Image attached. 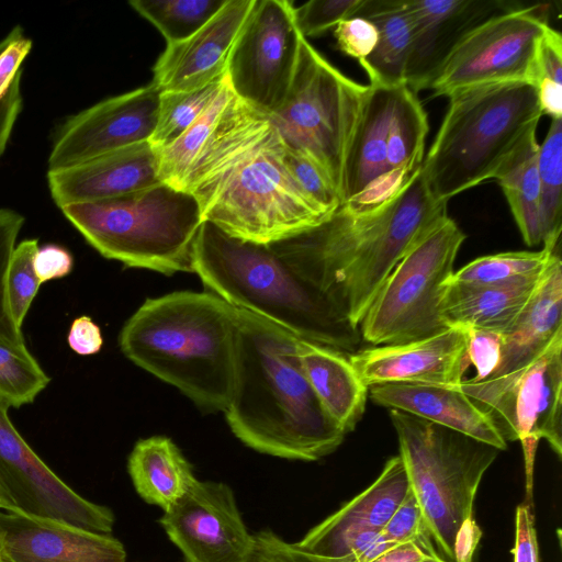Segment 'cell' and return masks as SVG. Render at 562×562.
Here are the masks:
<instances>
[{
    "instance_id": "obj_1",
    "label": "cell",
    "mask_w": 562,
    "mask_h": 562,
    "mask_svg": "<svg viewBox=\"0 0 562 562\" xmlns=\"http://www.w3.org/2000/svg\"><path fill=\"white\" fill-rule=\"evenodd\" d=\"M447 214L419 170L382 207L357 214L340 204L318 225L277 240L296 269L357 328L403 257Z\"/></svg>"
},
{
    "instance_id": "obj_2",
    "label": "cell",
    "mask_w": 562,
    "mask_h": 562,
    "mask_svg": "<svg viewBox=\"0 0 562 562\" xmlns=\"http://www.w3.org/2000/svg\"><path fill=\"white\" fill-rule=\"evenodd\" d=\"M297 337L238 308L233 391L226 422L247 447L265 454L316 461L346 432L329 417L296 356Z\"/></svg>"
},
{
    "instance_id": "obj_3",
    "label": "cell",
    "mask_w": 562,
    "mask_h": 562,
    "mask_svg": "<svg viewBox=\"0 0 562 562\" xmlns=\"http://www.w3.org/2000/svg\"><path fill=\"white\" fill-rule=\"evenodd\" d=\"M237 330V307L211 292L178 291L147 299L122 327L119 345L127 359L204 412H224Z\"/></svg>"
},
{
    "instance_id": "obj_4",
    "label": "cell",
    "mask_w": 562,
    "mask_h": 562,
    "mask_svg": "<svg viewBox=\"0 0 562 562\" xmlns=\"http://www.w3.org/2000/svg\"><path fill=\"white\" fill-rule=\"evenodd\" d=\"M193 272L209 292L297 338L351 353L362 341L359 328L296 269L276 241L238 239L203 221L194 245Z\"/></svg>"
},
{
    "instance_id": "obj_5",
    "label": "cell",
    "mask_w": 562,
    "mask_h": 562,
    "mask_svg": "<svg viewBox=\"0 0 562 562\" xmlns=\"http://www.w3.org/2000/svg\"><path fill=\"white\" fill-rule=\"evenodd\" d=\"M423 160L422 171L437 201L494 179L537 132L542 116L538 92L527 82H499L460 90Z\"/></svg>"
},
{
    "instance_id": "obj_6",
    "label": "cell",
    "mask_w": 562,
    "mask_h": 562,
    "mask_svg": "<svg viewBox=\"0 0 562 562\" xmlns=\"http://www.w3.org/2000/svg\"><path fill=\"white\" fill-rule=\"evenodd\" d=\"M87 243L126 267L171 276L193 272L202 210L189 191L167 183L60 209Z\"/></svg>"
},
{
    "instance_id": "obj_7",
    "label": "cell",
    "mask_w": 562,
    "mask_h": 562,
    "mask_svg": "<svg viewBox=\"0 0 562 562\" xmlns=\"http://www.w3.org/2000/svg\"><path fill=\"white\" fill-rule=\"evenodd\" d=\"M390 418L424 525L439 555L454 562L456 533L474 515L479 485L499 450L405 412L390 409Z\"/></svg>"
},
{
    "instance_id": "obj_8",
    "label": "cell",
    "mask_w": 562,
    "mask_h": 562,
    "mask_svg": "<svg viewBox=\"0 0 562 562\" xmlns=\"http://www.w3.org/2000/svg\"><path fill=\"white\" fill-rule=\"evenodd\" d=\"M282 148L274 132L192 190L203 221L232 237L258 244L281 240L322 223L327 216L285 170Z\"/></svg>"
},
{
    "instance_id": "obj_9",
    "label": "cell",
    "mask_w": 562,
    "mask_h": 562,
    "mask_svg": "<svg viewBox=\"0 0 562 562\" xmlns=\"http://www.w3.org/2000/svg\"><path fill=\"white\" fill-rule=\"evenodd\" d=\"M368 86L345 76L302 37L293 81L269 120L282 144L326 173L340 200L345 160Z\"/></svg>"
},
{
    "instance_id": "obj_10",
    "label": "cell",
    "mask_w": 562,
    "mask_h": 562,
    "mask_svg": "<svg viewBox=\"0 0 562 562\" xmlns=\"http://www.w3.org/2000/svg\"><path fill=\"white\" fill-rule=\"evenodd\" d=\"M465 234L449 216L396 265L376 293L359 331L372 346L398 345L445 330L439 303Z\"/></svg>"
},
{
    "instance_id": "obj_11",
    "label": "cell",
    "mask_w": 562,
    "mask_h": 562,
    "mask_svg": "<svg viewBox=\"0 0 562 562\" xmlns=\"http://www.w3.org/2000/svg\"><path fill=\"white\" fill-rule=\"evenodd\" d=\"M483 405L506 441L519 440L525 461V502L533 506V469L538 443L544 439L562 456V329L526 366L457 386Z\"/></svg>"
},
{
    "instance_id": "obj_12",
    "label": "cell",
    "mask_w": 562,
    "mask_h": 562,
    "mask_svg": "<svg viewBox=\"0 0 562 562\" xmlns=\"http://www.w3.org/2000/svg\"><path fill=\"white\" fill-rule=\"evenodd\" d=\"M549 26L546 4L515 5L471 30L448 55L429 86L435 95L499 82L535 86L536 57Z\"/></svg>"
},
{
    "instance_id": "obj_13",
    "label": "cell",
    "mask_w": 562,
    "mask_h": 562,
    "mask_svg": "<svg viewBox=\"0 0 562 562\" xmlns=\"http://www.w3.org/2000/svg\"><path fill=\"white\" fill-rule=\"evenodd\" d=\"M302 35L288 0H255L231 50L226 79L245 103L269 116L285 101Z\"/></svg>"
},
{
    "instance_id": "obj_14",
    "label": "cell",
    "mask_w": 562,
    "mask_h": 562,
    "mask_svg": "<svg viewBox=\"0 0 562 562\" xmlns=\"http://www.w3.org/2000/svg\"><path fill=\"white\" fill-rule=\"evenodd\" d=\"M160 93L151 82L68 116L56 131L47 171L149 142L157 123Z\"/></svg>"
},
{
    "instance_id": "obj_15",
    "label": "cell",
    "mask_w": 562,
    "mask_h": 562,
    "mask_svg": "<svg viewBox=\"0 0 562 562\" xmlns=\"http://www.w3.org/2000/svg\"><path fill=\"white\" fill-rule=\"evenodd\" d=\"M0 401V480L18 508L78 527L111 533L113 512L82 497L27 445Z\"/></svg>"
},
{
    "instance_id": "obj_16",
    "label": "cell",
    "mask_w": 562,
    "mask_h": 562,
    "mask_svg": "<svg viewBox=\"0 0 562 562\" xmlns=\"http://www.w3.org/2000/svg\"><path fill=\"white\" fill-rule=\"evenodd\" d=\"M159 522L186 562H247L252 535L223 482L198 480Z\"/></svg>"
},
{
    "instance_id": "obj_17",
    "label": "cell",
    "mask_w": 562,
    "mask_h": 562,
    "mask_svg": "<svg viewBox=\"0 0 562 562\" xmlns=\"http://www.w3.org/2000/svg\"><path fill=\"white\" fill-rule=\"evenodd\" d=\"M467 347L468 330L448 327L419 340L358 349L348 358L368 387L383 383L457 387L470 366Z\"/></svg>"
},
{
    "instance_id": "obj_18",
    "label": "cell",
    "mask_w": 562,
    "mask_h": 562,
    "mask_svg": "<svg viewBox=\"0 0 562 562\" xmlns=\"http://www.w3.org/2000/svg\"><path fill=\"white\" fill-rule=\"evenodd\" d=\"M0 562H126L123 543L67 521L0 510Z\"/></svg>"
},
{
    "instance_id": "obj_19",
    "label": "cell",
    "mask_w": 562,
    "mask_h": 562,
    "mask_svg": "<svg viewBox=\"0 0 562 562\" xmlns=\"http://www.w3.org/2000/svg\"><path fill=\"white\" fill-rule=\"evenodd\" d=\"M413 31L406 85L429 88L452 49L475 26L517 4L501 0H402Z\"/></svg>"
},
{
    "instance_id": "obj_20",
    "label": "cell",
    "mask_w": 562,
    "mask_h": 562,
    "mask_svg": "<svg viewBox=\"0 0 562 562\" xmlns=\"http://www.w3.org/2000/svg\"><path fill=\"white\" fill-rule=\"evenodd\" d=\"M254 2L226 0L196 33L167 45L153 68V83L161 91H189L223 78L231 50Z\"/></svg>"
},
{
    "instance_id": "obj_21",
    "label": "cell",
    "mask_w": 562,
    "mask_h": 562,
    "mask_svg": "<svg viewBox=\"0 0 562 562\" xmlns=\"http://www.w3.org/2000/svg\"><path fill=\"white\" fill-rule=\"evenodd\" d=\"M47 183L59 209L114 199L161 183L159 151L149 142L140 143L79 165L47 171Z\"/></svg>"
},
{
    "instance_id": "obj_22",
    "label": "cell",
    "mask_w": 562,
    "mask_h": 562,
    "mask_svg": "<svg viewBox=\"0 0 562 562\" xmlns=\"http://www.w3.org/2000/svg\"><path fill=\"white\" fill-rule=\"evenodd\" d=\"M408 490L403 461L400 456L392 457L366 490L313 527L295 544L321 555L348 557L355 537L366 529H382Z\"/></svg>"
},
{
    "instance_id": "obj_23",
    "label": "cell",
    "mask_w": 562,
    "mask_h": 562,
    "mask_svg": "<svg viewBox=\"0 0 562 562\" xmlns=\"http://www.w3.org/2000/svg\"><path fill=\"white\" fill-rule=\"evenodd\" d=\"M368 396L378 405L459 431L499 451L507 448L491 413L458 387L383 383L369 386Z\"/></svg>"
},
{
    "instance_id": "obj_24",
    "label": "cell",
    "mask_w": 562,
    "mask_h": 562,
    "mask_svg": "<svg viewBox=\"0 0 562 562\" xmlns=\"http://www.w3.org/2000/svg\"><path fill=\"white\" fill-rule=\"evenodd\" d=\"M561 329L562 261L558 248L524 310L503 335L501 361L491 376L503 375L526 366Z\"/></svg>"
},
{
    "instance_id": "obj_25",
    "label": "cell",
    "mask_w": 562,
    "mask_h": 562,
    "mask_svg": "<svg viewBox=\"0 0 562 562\" xmlns=\"http://www.w3.org/2000/svg\"><path fill=\"white\" fill-rule=\"evenodd\" d=\"M301 369L329 417L346 432L360 422L368 386L359 379L349 358L339 350L297 338Z\"/></svg>"
},
{
    "instance_id": "obj_26",
    "label": "cell",
    "mask_w": 562,
    "mask_h": 562,
    "mask_svg": "<svg viewBox=\"0 0 562 562\" xmlns=\"http://www.w3.org/2000/svg\"><path fill=\"white\" fill-rule=\"evenodd\" d=\"M394 87L368 85V92L352 134L344 171L341 203L361 193L376 181L390 176L386 164L389 123Z\"/></svg>"
},
{
    "instance_id": "obj_27",
    "label": "cell",
    "mask_w": 562,
    "mask_h": 562,
    "mask_svg": "<svg viewBox=\"0 0 562 562\" xmlns=\"http://www.w3.org/2000/svg\"><path fill=\"white\" fill-rule=\"evenodd\" d=\"M539 279L485 286L447 281L439 303L441 319L446 327L504 335L524 310Z\"/></svg>"
},
{
    "instance_id": "obj_28",
    "label": "cell",
    "mask_w": 562,
    "mask_h": 562,
    "mask_svg": "<svg viewBox=\"0 0 562 562\" xmlns=\"http://www.w3.org/2000/svg\"><path fill=\"white\" fill-rule=\"evenodd\" d=\"M127 471L136 493L164 512L198 481L190 462L165 436L138 440L128 456Z\"/></svg>"
},
{
    "instance_id": "obj_29",
    "label": "cell",
    "mask_w": 562,
    "mask_h": 562,
    "mask_svg": "<svg viewBox=\"0 0 562 562\" xmlns=\"http://www.w3.org/2000/svg\"><path fill=\"white\" fill-rule=\"evenodd\" d=\"M355 16L370 20L379 32L374 50L359 61L370 85L394 87L406 83L413 31L402 0H364Z\"/></svg>"
},
{
    "instance_id": "obj_30",
    "label": "cell",
    "mask_w": 562,
    "mask_h": 562,
    "mask_svg": "<svg viewBox=\"0 0 562 562\" xmlns=\"http://www.w3.org/2000/svg\"><path fill=\"white\" fill-rule=\"evenodd\" d=\"M537 134L527 137L495 176L521 237L530 247L542 245Z\"/></svg>"
},
{
    "instance_id": "obj_31",
    "label": "cell",
    "mask_w": 562,
    "mask_h": 562,
    "mask_svg": "<svg viewBox=\"0 0 562 562\" xmlns=\"http://www.w3.org/2000/svg\"><path fill=\"white\" fill-rule=\"evenodd\" d=\"M429 131L427 113L406 83L394 89L389 123L386 164L390 173L413 176L423 165Z\"/></svg>"
},
{
    "instance_id": "obj_32",
    "label": "cell",
    "mask_w": 562,
    "mask_h": 562,
    "mask_svg": "<svg viewBox=\"0 0 562 562\" xmlns=\"http://www.w3.org/2000/svg\"><path fill=\"white\" fill-rule=\"evenodd\" d=\"M49 382L23 336L0 329V401L9 408L31 404Z\"/></svg>"
},
{
    "instance_id": "obj_33",
    "label": "cell",
    "mask_w": 562,
    "mask_h": 562,
    "mask_svg": "<svg viewBox=\"0 0 562 562\" xmlns=\"http://www.w3.org/2000/svg\"><path fill=\"white\" fill-rule=\"evenodd\" d=\"M554 249L538 251H507L483 256L454 271L449 282L465 285H506L540 278Z\"/></svg>"
},
{
    "instance_id": "obj_34",
    "label": "cell",
    "mask_w": 562,
    "mask_h": 562,
    "mask_svg": "<svg viewBox=\"0 0 562 562\" xmlns=\"http://www.w3.org/2000/svg\"><path fill=\"white\" fill-rule=\"evenodd\" d=\"M537 169L540 186L542 248L554 249L562 231V117L552 119L539 144Z\"/></svg>"
},
{
    "instance_id": "obj_35",
    "label": "cell",
    "mask_w": 562,
    "mask_h": 562,
    "mask_svg": "<svg viewBox=\"0 0 562 562\" xmlns=\"http://www.w3.org/2000/svg\"><path fill=\"white\" fill-rule=\"evenodd\" d=\"M225 2L226 0H131L128 3L158 29L169 45L196 33Z\"/></svg>"
},
{
    "instance_id": "obj_36",
    "label": "cell",
    "mask_w": 562,
    "mask_h": 562,
    "mask_svg": "<svg viewBox=\"0 0 562 562\" xmlns=\"http://www.w3.org/2000/svg\"><path fill=\"white\" fill-rule=\"evenodd\" d=\"M225 83L226 75L200 89L161 91L150 145L160 150L175 143L211 105Z\"/></svg>"
},
{
    "instance_id": "obj_37",
    "label": "cell",
    "mask_w": 562,
    "mask_h": 562,
    "mask_svg": "<svg viewBox=\"0 0 562 562\" xmlns=\"http://www.w3.org/2000/svg\"><path fill=\"white\" fill-rule=\"evenodd\" d=\"M37 248V238L24 239L16 244L4 276L5 314L19 333H22L24 318L42 284L33 263Z\"/></svg>"
},
{
    "instance_id": "obj_38",
    "label": "cell",
    "mask_w": 562,
    "mask_h": 562,
    "mask_svg": "<svg viewBox=\"0 0 562 562\" xmlns=\"http://www.w3.org/2000/svg\"><path fill=\"white\" fill-rule=\"evenodd\" d=\"M535 87L542 115L562 117V37L550 25L538 46Z\"/></svg>"
},
{
    "instance_id": "obj_39",
    "label": "cell",
    "mask_w": 562,
    "mask_h": 562,
    "mask_svg": "<svg viewBox=\"0 0 562 562\" xmlns=\"http://www.w3.org/2000/svg\"><path fill=\"white\" fill-rule=\"evenodd\" d=\"M281 161L305 198L322 214L328 216L341 204L336 188L311 158L283 145Z\"/></svg>"
},
{
    "instance_id": "obj_40",
    "label": "cell",
    "mask_w": 562,
    "mask_h": 562,
    "mask_svg": "<svg viewBox=\"0 0 562 562\" xmlns=\"http://www.w3.org/2000/svg\"><path fill=\"white\" fill-rule=\"evenodd\" d=\"M364 0H312L294 8V19L300 34L318 36L336 26L340 21L357 14Z\"/></svg>"
},
{
    "instance_id": "obj_41",
    "label": "cell",
    "mask_w": 562,
    "mask_h": 562,
    "mask_svg": "<svg viewBox=\"0 0 562 562\" xmlns=\"http://www.w3.org/2000/svg\"><path fill=\"white\" fill-rule=\"evenodd\" d=\"M381 531L390 542H414L430 557L441 558L424 525L419 505L411 490Z\"/></svg>"
},
{
    "instance_id": "obj_42",
    "label": "cell",
    "mask_w": 562,
    "mask_h": 562,
    "mask_svg": "<svg viewBox=\"0 0 562 562\" xmlns=\"http://www.w3.org/2000/svg\"><path fill=\"white\" fill-rule=\"evenodd\" d=\"M247 562H357L352 555L331 558L316 554L290 543L270 529L252 535Z\"/></svg>"
},
{
    "instance_id": "obj_43",
    "label": "cell",
    "mask_w": 562,
    "mask_h": 562,
    "mask_svg": "<svg viewBox=\"0 0 562 562\" xmlns=\"http://www.w3.org/2000/svg\"><path fill=\"white\" fill-rule=\"evenodd\" d=\"M338 48L359 61L368 57L375 48L379 32L368 19L352 16L340 21L334 31Z\"/></svg>"
},
{
    "instance_id": "obj_44",
    "label": "cell",
    "mask_w": 562,
    "mask_h": 562,
    "mask_svg": "<svg viewBox=\"0 0 562 562\" xmlns=\"http://www.w3.org/2000/svg\"><path fill=\"white\" fill-rule=\"evenodd\" d=\"M503 348V335L486 330H468L467 356L474 366V380L490 378L498 368Z\"/></svg>"
},
{
    "instance_id": "obj_45",
    "label": "cell",
    "mask_w": 562,
    "mask_h": 562,
    "mask_svg": "<svg viewBox=\"0 0 562 562\" xmlns=\"http://www.w3.org/2000/svg\"><path fill=\"white\" fill-rule=\"evenodd\" d=\"M23 224V215L13 210L0 209V329L16 335H22V333L15 330L7 317L3 285L7 267L12 251L16 246L18 236Z\"/></svg>"
},
{
    "instance_id": "obj_46",
    "label": "cell",
    "mask_w": 562,
    "mask_h": 562,
    "mask_svg": "<svg viewBox=\"0 0 562 562\" xmlns=\"http://www.w3.org/2000/svg\"><path fill=\"white\" fill-rule=\"evenodd\" d=\"M5 40V45L0 50V100L16 76L22 72L21 65L33 46L32 40L24 34L20 25L14 26Z\"/></svg>"
},
{
    "instance_id": "obj_47",
    "label": "cell",
    "mask_w": 562,
    "mask_h": 562,
    "mask_svg": "<svg viewBox=\"0 0 562 562\" xmlns=\"http://www.w3.org/2000/svg\"><path fill=\"white\" fill-rule=\"evenodd\" d=\"M514 562H540L533 506L524 502L516 508Z\"/></svg>"
},
{
    "instance_id": "obj_48",
    "label": "cell",
    "mask_w": 562,
    "mask_h": 562,
    "mask_svg": "<svg viewBox=\"0 0 562 562\" xmlns=\"http://www.w3.org/2000/svg\"><path fill=\"white\" fill-rule=\"evenodd\" d=\"M34 269L41 283L67 277L74 268V256L58 244L38 246L34 255Z\"/></svg>"
},
{
    "instance_id": "obj_49",
    "label": "cell",
    "mask_w": 562,
    "mask_h": 562,
    "mask_svg": "<svg viewBox=\"0 0 562 562\" xmlns=\"http://www.w3.org/2000/svg\"><path fill=\"white\" fill-rule=\"evenodd\" d=\"M67 344L79 356L98 353L103 345L100 327L89 316H79L70 325Z\"/></svg>"
},
{
    "instance_id": "obj_50",
    "label": "cell",
    "mask_w": 562,
    "mask_h": 562,
    "mask_svg": "<svg viewBox=\"0 0 562 562\" xmlns=\"http://www.w3.org/2000/svg\"><path fill=\"white\" fill-rule=\"evenodd\" d=\"M21 75L22 72L16 76L7 93L0 100V156L7 148L12 130L23 106Z\"/></svg>"
},
{
    "instance_id": "obj_51",
    "label": "cell",
    "mask_w": 562,
    "mask_h": 562,
    "mask_svg": "<svg viewBox=\"0 0 562 562\" xmlns=\"http://www.w3.org/2000/svg\"><path fill=\"white\" fill-rule=\"evenodd\" d=\"M482 535V530L477 525L474 515L468 516L461 522L454 537V562H473V557Z\"/></svg>"
},
{
    "instance_id": "obj_52",
    "label": "cell",
    "mask_w": 562,
    "mask_h": 562,
    "mask_svg": "<svg viewBox=\"0 0 562 562\" xmlns=\"http://www.w3.org/2000/svg\"><path fill=\"white\" fill-rule=\"evenodd\" d=\"M434 558L414 542L394 543L371 562H424Z\"/></svg>"
},
{
    "instance_id": "obj_53",
    "label": "cell",
    "mask_w": 562,
    "mask_h": 562,
    "mask_svg": "<svg viewBox=\"0 0 562 562\" xmlns=\"http://www.w3.org/2000/svg\"><path fill=\"white\" fill-rule=\"evenodd\" d=\"M16 507L12 496L0 480V510Z\"/></svg>"
},
{
    "instance_id": "obj_54",
    "label": "cell",
    "mask_w": 562,
    "mask_h": 562,
    "mask_svg": "<svg viewBox=\"0 0 562 562\" xmlns=\"http://www.w3.org/2000/svg\"><path fill=\"white\" fill-rule=\"evenodd\" d=\"M424 562H448L443 559H430V560H427V561H424Z\"/></svg>"
},
{
    "instance_id": "obj_55",
    "label": "cell",
    "mask_w": 562,
    "mask_h": 562,
    "mask_svg": "<svg viewBox=\"0 0 562 562\" xmlns=\"http://www.w3.org/2000/svg\"><path fill=\"white\" fill-rule=\"evenodd\" d=\"M5 42H7L5 37H4V38H2V40L0 41V50H1V49L3 48V46L5 45Z\"/></svg>"
}]
</instances>
